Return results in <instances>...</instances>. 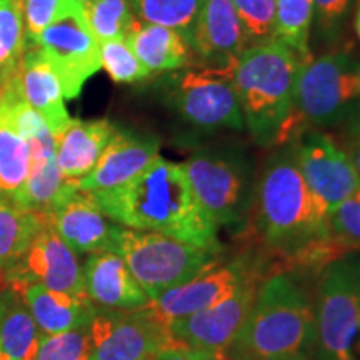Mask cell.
I'll return each instance as SVG.
<instances>
[{
  "instance_id": "1",
  "label": "cell",
  "mask_w": 360,
  "mask_h": 360,
  "mask_svg": "<svg viewBox=\"0 0 360 360\" xmlns=\"http://www.w3.org/2000/svg\"><path fill=\"white\" fill-rule=\"evenodd\" d=\"M328 207L310 191L292 148L265 162L245 227L281 272L321 270L345 255L328 233Z\"/></svg>"
},
{
  "instance_id": "2",
  "label": "cell",
  "mask_w": 360,
  "mask_h": 360,
  "mask_svg": "<svg viewBox=\"0 0 360 360\" xmlns=\"http://www.w3.org/2000/svg\"><path fill=\"white\" fill-rule=\"evenodd\" d=\"M112 222L222 252L217 225L202 209L182 164L157 157L124 186L92 192Z\"/></svg>"
},
{
  "instance_id": "3",
  "label": "cell",
  "mask_w": 360,
  "mask_h": 360,
  "mask_svg": "<svg viewBox=\"0 0 360 360\" xmlns=\"http://www.w3.org/2000/svg\"><path fill=\"white\" fill-rule=\"evenodd\" d=\"M227 354L231 360H312L315 304L295 272L265 278Z\"/></svg>"
},
{
  "instance_id": "4",
  "label": "cell",
  "mask_w": 360,
  "mask_h": 360,
  "mask_svg": "<svg viewBox=\"0 0 360 360\" xmlns=\"http://www.w3.org/2000/svg\"><path fill=\"white\" fill-rule=\"evenodd\" d=\"M300 57L278 40L245 49L237 57L233 85L245 127L260 146L281 142L292 112Z\"/></svg>"
},
{
  "instance_id": "5",
  "label": "cell",
  "mask_w": 360,
  "mask_h": 360,
  "mask_svg": "<svg viewBox=\"0 0 360 360\" xmlns=\"http://www.w3.org/2000/svg\"><path fill=\"white\" fill-rule=\"evenodd\" d=\"M360 97L359 69L347 53H327L300 62L297 72L294 102L281 142L294 139L309 127H330L350 114Z\"/></svg>"
},
{
  "instance_id": "6",
  "label": "cell",
  "mask_w": 360,
  "mask_h": 360,
  "mask_svg": "<svg viewBox=\"0 0 360 360\" xmlns=\"http://www.w3.org/2000/svg\"><path fill=\"white\" fill-rule=\"evenodd\" d=\"M150 300L193 281L220 260V252L207 250L157 232L120 225L114 249Z\"/></svg>"
},
{
  "instance_id": "7",
  "label": "cell",
  "mask_w": 360,
  "mask_h": 360,
  "mask_svg": "<svg viewBox=\"0 0 360 360\" xmlns=\"http://www.w3.org/2000/svg\"><path fill=\"white\" fill-rule=\"evenodd\" d=\"M319 276L315 290L317 360H355L360 340V254L332 260Z\"/></svg>"
},
{
  "instance_id": "8",
  "label": "cell",
  "mask_w": 360,
  "mask_h": 360,
  "mask_svg": "<svg viewBox=\"0 0 360 360\" xmlns=\"http://www.w3.org/2000/svg\"><path fill=\"white\" fill-rule=\"evenodd\" d=\"M197 200L217 227L245 229L254 195L249 160L237 150H199L184 162Z\"/></svg>"
},
{
  "instance_id": "9",
  "label": "cell",
  "mask_w": 360,
  "mask_h": 360,
  "mask_svg": "<svg viewBox=\"0 0 360 360\" xmlns=\"http://www.w3.org/2000/svg\"><path fill=\"white\" fill-rule=\"evenodd\" d=\"M237 58L174 75L172 101L180 117L200 129H245L233 85Z\"/></svg>"
},
{
  "instance_id": "10",
  "label": "cell",
  "mask_w": 360,
  "mask_h": 360,
  "mask_svg": "<svg viewBox=\"0 0 360 360\" xmlns=\"http://www.w3.org/2000/svg\"><path fill=\"white\" fill-rule=\"evenodd\" d=\"M272 274V267L262 255L245 252L224 264L219 260L193 281L162 294L150 304V310L169 327L179 319L220 304L245 283L265 281Z\"/></svg>"
},
{
  "instance_id": "11",
  "label": "cell",
  "mask_w": 360,
  "mask_h": 360,
  "mask_svg": "<svg viewBox=\"0 0 360 360\" xmlns=\"http://www.w3.org/2000/svg\"><path fill=\"white\" fill-rule=\"evenodd\" d=\"M90 360H154L177 342L150 305L139 310L97 309L89 326Z\"/></svg>"
},
{
  "instance_id": "12",
  "label": "cell",
  "mask_w": 360,
  "mask_h": 360,
  "mask_svg": "<svg viewBox=\"0 0 360 360\" xmlns=\"http://www.w3.org/2000/svg\"><path fill=\"white\" fill-rule=\"evenodd\" d=\"M44 215V214H42ZM30 283H40L53 292L74 297L85 294L84 267L74 252L56 232L47 215L24 254L0 274V285H8L20 294Z\"/></svg>"
},
{
  "instance_id": "13",
  "label": "cell",
  "mask_w": 360,
  "mask_h": 360,
  "mask_svg": "<svg viewBox=\"0 0 360 360\" xmlns=\"http://www.w3.org/2000/svg\"><path fill=\"white\" fill-rule=\"evenodd\" d=\"M30 40L39 45L56 70L62 94L69 101L77 98L85 82L102 69L101 44L85 22L84 6L74 8Z\"/></svg>"
},
{
  "instance_id": "14",
  "label": "cell",
  "mask_w": 360,
  "mask_h": 360,
  "mask_svg": "<svg viewBox=\"0 0 360 360\" xmlns=\"http://www.w3.org/2000/svg\"><path fill=\"white\" fill-rule=\"evenodd\" d=\"M292 154L310 191L334 210L360 188L352 162L330 135L304 130L294 137Z\"/></svg>"
},
{
  "instance_id": "15",
  "label": "cell",
  "mask_w": 360,
  "mask_h": 360,
  "mask_svg": "<svg viewBox=\"0 0 360 360\" xmlns=\"http://www.w3.org/2000/svg\"><path fill=\"white\" fill-rule=\"evenodd\" d=\"M262 282L245 283L220 304L172 322L169 326L170 335L187 347L227 352L254 307Z\"/></svg>"
},
{
  "instance_id": "16",
  "label": "cell",
  "mask_w": 360,
  "mask_h": 360,
  "mask_svg": "<svg viewBox=\"0 0 360 360\" xmlns=\"http://www.w3.org/2000/svg\"><path fill=\"white\" fill-rule=\"evenodd\" d=\"M47 217L62 240L77 254L114 249L115 233L120 225L103 214L92 192L79 188L47 214Z\"/></svg>"
},
{
  "instance_id": "17",
  "label": "cell",
  "mask_w": 360,
  "mask_h": 360,
  "mask_svg": "<svg viewBox=\"0 0 360 360\" xmlns=\"http://www.w3.org/2000/svg\"><path fill=\"white\" fill-rule=\"evenodd\" d=\"M160 143L152 135L115 130L87 177L79 180L85 192H102L132 180L159 157Z\"/></svg>"
},
{
  "instance_id": "18",
  "label": "cell",
  "mask_w": 360,
  "mask_h": 360,
  "mask_svg": "<svg viewBox=\"0 0 360 360\" xmlns=\"http://www.w3.org/2000/svg\"><path fill=\"white\" fill-rule=\"evenodd\" d=\"M85 294L97 309L139 310L152 304L115 252H94L84 264Z\"/></svg>"
},
{
  "instance_id": "19",
  "label": "cell",
  "mask_w": 360,
  "mask_h": 360,
  "mask_svg": "<svg viewBox=\"0 0 360 360\" xmlns=\"http://www.w3.org/2000/svg\"><path fill=\"white\" fill-rule=\"evenodd\" d=\"M29 143L32 148L30 174L13 202L34 214L47 215L79 191V180L67 179L58 167L53 134L34 139Z\"/></svg>"
},
{
  "instance_id": "20",
  "label": "cell",
  "mask_w": 360,
  "mask_h": 360,
  "mask_svg": "<svg viewBox=\"0 0 360 360\" xmlns=\"http://www.w3.org/2000/svg\"><path fill=\"white\" fill-rule=\"evenodd\" d=\"M247 37L232 0H204L191 39L193 51L210 64H224L245 51Z\"/></svg>"
},
{
  "instance_id": "21",
  "label": "cell",
  "mask_w": 360,
  "mask_h": 360,
  "mask_svg": "<svg viewBox=\"0 0 360 360\" xmlns=\"http://www.w3.org/2000/svg\"><path fill=\"white\" fill-rule=\"evenodd\" d=\"M20 92L32 109L42 115L51 132L56 135L70 120L65 109L64 94H62L60 80L56 70L44 57L39 45L27 39L24 56L20 58L19 69Z\"/></svg>"
},
{
  "instance_id": "22",
  "label": "cell",
  "mask_w": 360,
  "mask_h": 360,
  "mask_svg": "<svg viewBox=\"0 0 360 360\" xmlns=\"http://www.w3.org/2000/svg\"><path fill=\"white\" fill-rule=\"evenodd\" d=\"M117 127L109 120L70 119L56 137V159L67 179L82 180L92 172Z\"/></svg>"
},
{
  "instance_id": "23",
  "label": "cell",
  "mask_w": 360,
  "mask_h": 360,
  "mask_svg": "<svg viewBox=\"0 0 360 360\" xmlns=\"http://www.w3.org/2000/svg\"><path fill=\"white\" fill-rule=\"evenodd\" d=\"M22 295L44 335L89 327L97 310L89 297L53 292L40 283H30Z\"/></svg>"
},
{
  "instance_id": "24",
  "label": "cell",
  "mask_w": 360,
  "mask_h": 360,
  "mask_svg": "<svg viewBox=\"0 0 360 360\" xmlns=\"http://www.w3.org/2000/svg\"><path fill=\"white\" fill-rule=\"evenodd\" d=\"M125 40L150 74L184 69L188 60L191 45L182 34L169 27L137 19Z\"/></svg>"
},
{
  "instance_id": "25",
  "label": "cell",
  "mask_w": 360,
  "mask_h": 360,
  "mask_svg": "<svg viewBox=\"0 0 360 360\" xmlns=\"http://www.w3.org/2000/svg\"><path fill=\"white\" fill-rule=\"evenodd\" d=\"M42 339L24 295L0 285V350L17 360H35Z\"/></svg>"
},
{
  "instance_id": "26",
  "label": "cell",
  "mask_w": 360,
  "mask_h": 360,
  "mask_svg": "<svg viewBox=\"0 0 360 360\" xmlns=\"http://www.w3.org/2000/svg\"><path fill=\"white\" fill-rule=\"evenodd\" d=\"M44 215L25 210L15 202L0 195V274L6 272L24 254Z\"/></svg>"
},
{
  "instance_id": "27",
  "label": "cell",
  "mask_w": 360,
  "mask_h": 360,
  "mask_svg": "<svg viewBox=\"0 0 360 360\" xmlns=\"http://www.w3.org/2000/svg\"><path fill=\"white\" fill-rule=\"evenodd\" d=\"M32 165V148L27 139L0 114V195L15 200Z\"/></svg>"
},
{
  "instance_id": "28",
  "label": "cell",
  "mask_w": 360,
  "mask_h": 360,
  "mask_svg": "<svg viewBox=\"0 0 360 360\" xmlns=\"http://www.w3.org/2000/svg\"><path fill=\"white\" fill-rule=\"evenodd\" d=\"M139 20L177 30L191 45L204 0H129Z\"/></svg>"
},
{
  "instance_id": "29",
  "label": "cell",
  "mask_w": 360,
  "mask_h": 360,
  "mask_svg": "<svg viewBox=\"0 0 360 360\" xmlns=\"http://www.w3.org/2000/svg\"><path fill=\"white\" fill-rule=\"evenodd\" d=\"M314 19V0H277L274 40L285 44L300 60L310 58L309 32Z\"/></svg>"
},
{
  "instance_id": "30",
  "label": "cell",
  "mask_w": 360,
  "mask_h": 360,
  "mask_svg": "<svg viewBox=\"0 0 360 360\" xmlns=\"http://www.w3.org/2000/svg\"><path fill=\"white\" fill-rule=\"evenodd\" d=\"M25 45L22 0H0V87L19 69Z\"/></svg>"
},
{
  "instance_id": "31",
  "label": "cell",
  "mask_w": 360,
  "mask_h": 360,
  "mask_svg": "<svg viewBox=\"0 0 360 360\" xmlns=\"http://www.w3.org/2000/svg\"><path fill=\"white\" fill-rule=\"evenodd\" d=\"M84 15L98 44L125 39L137 20L129 0H92L84 6Z\"/></svg>"
},
{
  "instance_id": "32",
  "label": "cell",
  "mask_w": 360,
  "mask_h": 360,
  "mask_svg": "<svg viewBox=\"0 0 360 360\" xmlns=\"http://www.w3.org/2000/svg\"><path fill=\"white\" fill-rule=\"evenodd\" d=\"M102 69L115 84H135L150 77V70L139 60L125 39L101 42Z\"/></svg>"
},
{
  "instance_id": "33",
  "label": "cell",
  "mask_w": 360,
  "mask_h": 360,
  "mask_svg": "<svg viewBox=\"0 0 360 360\" xmlns=\"http://www.w3.org/2000/svg\"><path fill=\"white\" fill-rule=\"evenodd\" d=\"M328 233L345 254L360 252V188L330 210Z\"/></svg>"
},
{
  "instance_id": "34",
  "label": "cell",
  "mask_w": 360,
  "mask_h": 360,
  "mask_svg": "<svg viewBox=\"0 0 360 360\" xmlns=\"http://www.w3.org/2000/svg\"><path fill=\"white\" fill-rule=\"evenodd\" d=\"M90 352L89 327H84L62 334H42L35 360H90Z\"/></svg>"
},
{
  "instance_id": "35",
  "label": "cell",
  "mask_w": 360,
  "mask_h": 360,
  "mask_svg": "<svg viewBox=\"0 0 360 360\" xmlns=\"http://www.w3.org/2000/svg\"><path fill=\"white\" fill-rule=\"evenodd\" d=\"M79 6L82 4L77 0H22L27 37H37L49 25L60 20Z\"/></svg>"
},
{
  "instance_id": "36",
  "label": "cell",
  "mask_w": 360,
  "mask_h": 360,
  "mask_svg": "<svg viewBox=\"0 0 360 360\" xmlns=\"http://www.w3.org/2000/svg\"><path fill=\"white\" fill-rule=\"evenodd\" d=\"M232 4L249 37H274L277 0H232Z\"/></svg>"
},
{
  "instance_id": "37",
  "label": "cell",
  "mask_w": 360,
  "mask_h": 360,
  "mask_svg": "<svg viewBox=\"0 0 360 360\" xmlns=\"http://www.w3.org/2000/svg\"><path fill=\"white\" fill-rule=\"evenodd\" d=\"M154 360H231V357L227 352H210L179 344L160 352Z\"/></svg>"
},
{
  "instance_id": "38",
  "label": "cell",
  "mask_w": 360,
  "mask_h": 360,
  "mask_svg": "<svg viewBox=\"0 0 360 360\" xmlns=\"http://www.w3.org/2000/svg\"><path fill=\"white\" fill-rule=\"evenodd\" d=\"M352 0H314V15L322 25H335L345 15Z\"/></svg>"
},
{
  "instance_id": "39",
  "label": "cell",
  "mask_w": 360,
  "mask_h": 360,
  "mask_svg": "<svg viewBox=\"0 0 360 360\" xmlns=\"http://www.w3.org/2000/svg\"><path fill=\"white\" fill-rule=\"evenodd\" d=\"M342 150L345 152V155H347L349 160L352 162L355 172H357L360 177V130L359 129H354L352 135H350L349 141L344 143Z\"/></svg>"
},
{
  "instance_id": "40",
  "label": "cell",
  "mask_w": 360,
  "mask_h": 360,
  "mask_svg": "<svg viewBox=\"0 0 360 360\" xmlns=\"http://www.w3.org/2000/svg\"><path fill=\"white\" fill-rule=\"evenodd\" d=\"M355 30H357V35L360 40V0L357 2V11H355Z\"/></svg>"
},
{
  "instance_id": "41",
  "label": "cell",
  "mask_w": 360,
  "mask_h": 360,
  "mask_svg": "<svg viewBox=\"0 0 360 360\" xmlns=\"http://www.w3.org/2000/svg\"><path fill=\"white\" fill-rule=\"evenodd\" d=\"M0 360H17V359H13V357H11V355H7L6 352H2V350H0Z\"/></svg>"
},
{
  "instance_id": "42",
  "label": "cell",
  "mask_w": 360,
  "mask_h": 360,
  "mask_svg": "<svg viewBox=\"0 0 360 360\" xmlns=\"http://www.w3.org/2000/svg\"><path fill=\"white\" fill-rule=\"evenodd\" d=\"M79 4H82V6H85V4H89V2H92V0H77Z\"/></svg>"
},
{
  "instance_id": "43",
  "label": "cell",
  "mask_w": 360,
  "mask_h": 360,
  "mask_svg": "<svg viewBox=\"0 0 360 360\" xmlns=\"http://www.w3.org/2000/svg\"><path fill=\"white\" fill-rule=\"evenodd\" d=\"M359 82H360V69H359Z\"/></svg>"
},
{
  "instance_id": "44",
  "label": "cell",
  "mask_w": 360,
  "mask_h": 360,
  "mask_svg": "<svg viewBox=\"0 0 360 360\" xmlns=\"http://www.w3.org/2000/svg\"><path fill=\"white\" fill-rule=\"evenodd\" d=\"M355 129H359V130H360V124H359V125H357V127H355Z\"/></svg>"
}]
</instances>
